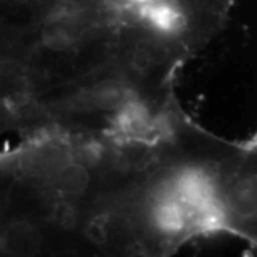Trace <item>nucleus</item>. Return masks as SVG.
Returning a JSON list of instances; mask_svg holds the SVG:
<instances>
[{
    "label": "nucleus",
    "mask_w": 257,
    "mask_h": 257,
    "mask_svg": "<svg viewBox=\"0 0 257 257\" xmlns=\"http://www.w3.org/2000/svg\"><path fill=\"white\" fill-rule=\"evenodd\" d=\"M88 101L104 111H119L128 104V92L115 81H105L94 86L87 96Z\"/></svg>",
    "instance_id": "nucleus-2"
},
{
    "label": "nucleus",
    "mask_w": 257,
    "mask_h": 257,
    "mask_svg": "<svg viewBox=\"0 0 257 257\" xmlns=\"http://www.w3.org/2000/svg\"><path fill=\"white\" fill-rule=\"evenodd\" d=\"M43 44L51 51L67 50L73 43V35L67 28L53 24L46 28L43 32Z\"/></svg>",
    "instance_id": "nucleus-4"
},
{
    "label": "nucleus",
    "mask_w": 257,
    "mask_h": 257,
    "mask_svg": "<svg viewBox=\"0 0 257 257\" xmlns=\"http://www.w3.org/2000/svg\"><path fill=\"white\" fill-rule=\"evenodd\" d=\"M54 189L62 195H79L86 191L89 185V174L85 165L73 160L50 176Z\"/></svg>",
    "instance_id": "nucleus-1"
},
{
    "label": "nucleus",
    "mask_w": 257,
    "mask_h": 257,
    "mask_svg": "<svg viewBox=\"0 0 257 257\" xmlns=\"http://www.w3.org/2000/svg\"><path fill=\"white\" fill-rule=\"evenodd\" d=\"M107 221L102 216H96L89 220L86 226V234L94 244H105L107 242Z\"/></svg>",
    "instance_id": "nucleus-7"
},
{
    "label": "nucleus",
    "mask_w": 257,
    "mask_h": 257,
    "mask_svg": "<svg viewBox=\"0 0 257 257\" xmlns=\"http://www.w3.org/2000/svg\"><path fill=\"white\" fill-rule=\"evenodd\" d=\"M157 62L155 54L152 49L148 48H137L131 53L128 63L130 68L137 74H144L153 67V64Z\"/></svg>",
    "instance_id": "nucleus-5"
},
{
    "label": "nucleus",
    "mask_w": 257,
    "mask_h": 257,
    "mask_svg": "<svg viewBox=\"0 0 257 257\" xmlns=\"http://www.w3.org/2000/svg\"><path fill=\"white\" fill-rule=\"evenodd\" d=\"M5 245L14 253H35L41 245L40 234L27 223H16L5 233Z\"/></svg>",
    "instance_id": "nucleus-3"
},
{
    "label": "nucleus",
    "mask_w": 257,
    "mask_h": 257,
    "mask_svg": "<svg viewBox=\"0 0 257 257\" xmlns=\"http://www.w3.org/2000/svg\"><path fill=\"white\" fill-rule=\"evenodd\" d=\"M51 218H53L54 223L63 229H72L75 225L76 213L69 204L61 201L53 206Z\"/></svg>",
    "instance_id": "nucleus-6"
}]
</instances>
